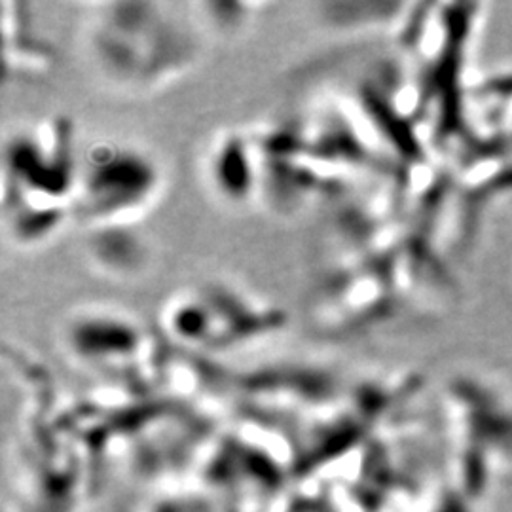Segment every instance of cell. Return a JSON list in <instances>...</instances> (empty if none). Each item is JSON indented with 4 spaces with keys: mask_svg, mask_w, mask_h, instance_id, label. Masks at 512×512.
Listing matches in <instances>:
<instances>
[{
    "mask_svg": "<svg viewBox=\"0 0 512 512\" xmlns=\"http://www.w3.org/2000/svg\"><path fill=\"white\" fill-rule=\"evenodd\" d=\"M86 48L112 84L152 93L183 78L200 59L194 25L162 2L92 4Z\"/></svg>",
    "mask_w": 512,
    "mask_h": 512,
    "instance_id": "obj_1",
    "label": "cell"
},
{
    "mask_svg": "<svg viewBox=\"0 0 512 512\" xmlns=\"http://www.w3.org/2000/svg\"><path fill=\"white\" fill-rule=\"evenodd\" d=\"M264 2H203L200 4L202 16L211 19L219 29H238L255 12L266 8Z\"/></svg>",
    "mask_w": 512,
    "mask_h": 512,
    "instance_id": "obj_10",
    "label": "cell"
},
{
    "mask_svg": "<svg viewBox=\"0 0 512 512\" xmlns=\"http://www.w3.org/2000/svg\"><path fill=\"white\" fill-rule=\"evenodd\" d=\"M61 342L74 357L101 363L128 359L156 348L150 330L124 311L88 308L74 311L61 330Z\"/></svg>",
    "mask_w": 512,
    "mask_h": 512,
    "instance_id": "obj_5",
    "label": "cell"
},
{
    "mask_svg": "<svg viewBox=\"0 0 512 512\" xmlns=\"http://www.w3.org/2000/svg\"><path fill=\"white\" fill-rule=\"evenodd\" d=\"M21 4L2 2V33H4V73L18 78L46 74L54 65L52 46L38 38L29 19L21 12Z\"/></svg>",
    "mask_w": 512,
    "mask_h": 512,
    "instance_id": "obj_7",
    "label": "cell"
},
{
    "mask_svg": "<svg viewBox=\"0 0 512 512\" xmlns=\"http://www.w3.org/2000/svg\"><path fill=\"white\" fill-rule=\"evenodd\" d=\"M78 160L73 124L50 116L14 129L2 150V211L18 245L46 243L73 219Z\"/></svg>",
    "mask_w": 512,
    "mask_h": 512,
    "instance_id": "obj_2",
    "label": "cell"
},
{
    "mask_svg": "<svg viewBox=\"0 0 512 512\" xmlns=\"http://www.w3.org/2000/svg\"><path fill=\"white\" fill-rule=\"evenodd\" d=\"M164 194V173L141 148L97 143L78 160L73 219L88 232L139 226Z\"/></svg>",
    "mask_w": 512,
    "mask_h": 512,
    "instance_id": "obj_4",
    "label": "cell"
},
{
    "mask_svg": "<svg viewBox=\"0 0 512 512\" xmlns=\"http://www.w3.org/2000/svg\"><path fill=\"white\" fill-rule=\"evenodd\" d=\"M287 315L256 294L222 281L184 287L160 311V327L181 349L247 348L285 327Z\"/></svg>",
    "mask_w": 512,
    "mask_h": 512,
    "instance_id": "obj_3",
    "label": "cell"
},
{
    "mask_svg": "<svg viewBox=\"0 0 512 512\" xmlns=\"http://www.w3.org/2000/svg\"><path fill=\"white\" fill-rule=\"evenodd\" d=\"M207 171L211 184L230 202H249L262 184L258 147L236 131H224L211 143Z\"/></svg>",
    "mask_w": 512,
    "mask_h": 512,
    "instance_id": "obj_6",
    "label": "cell"
},
{
    "mask_svg": "<svg viewBox=\"0 0 512 512\" xmlns=\"http://www.w3.org/2000/svg\"><path fill=\"white\" fill-rule=\"evenodd\" d=\"M86 253L95 268L110 277H135L150 262V247L137 226L90 230Z\"/></svg>",
    "mask_w": 512,
    "mask_h": 512,
    "instance_id": "obj_8",
    "label": "cell"
},
{
    "mask_svg": "<svg viewBox=\"0 0 512 512\" xmlns=\"http://www.w3.org/2000/svg\"><path fill=\"white\" fill-rule=\"evenodd\" d=\"M410 4L395 2H325L317 4L319 19L336 31H380L389 27L404 29Z\"/></svg>",
    "mask_w": 512,
    "mask_h": 512,
    "instance_id": "obj_9",
    "label": "cell"
}]
</instances>
